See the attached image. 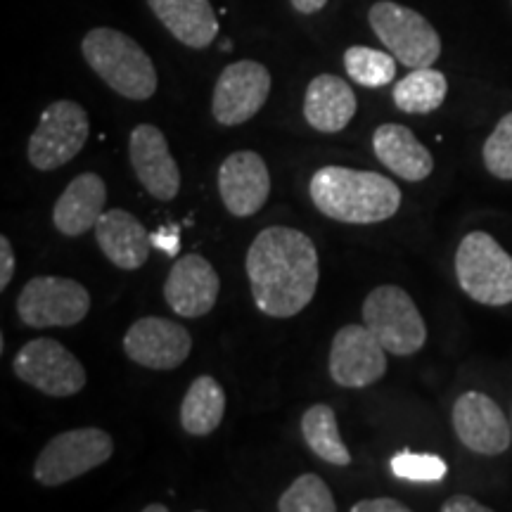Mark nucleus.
<instances>
[{"label": "nucleus", "mask_w": 512, "mask_h": 512, "mask_svg": "<svg viewBox=\"0 0 512 512\" xmlns=\"http://www.w3.org/2000/svg\"><path fill=\"white\" fill-rule=\"evenodd\" d=\"M221 280L200 254L181 256L164 283V299L183 318H202L219 302Z\"/></svg>", "instance_id": "f3484780"}, {"label": "nucleus", "mask_w": 512, "mask_h": 512, "mask_svg": "<svg viewBox=\"0 0 512 512\" xmlns=\"http://www.w3.org/2000/svg\"><path fill=\"white\" fill-rule=\"evenodd\" d=\"M95 240L102 254L121 271H136L150 259L152 235L136 216L124 209H110L95 223Z\"/></svg>", "instance_id": "a211bd4d"}, {"label": "nucleus", "mask_w": 512, "mask_h": 512, "mask_svg": "<svg viewBox=\"0 0 512 512\" xmlns=\"http://www.w3.org/2000/svg\"><path fill=\"white\" fill-rule=\"evenodd\" d=\"M88 67L126 100H150L157 93V69L140 43L119 29L98 27L83 38Z\"/></svg>", "instance_id": "7ed1b4c3"}, {"label": "nucleus", "mask_w": 512, "mask_h": 512, "mask_svg": "<svg viewBox=\"0 0 512 512\" xmlns=\"http://www.w3.org/2000/svg\"><path fill=\"white\" fill-rule=\"evenodd\" d=\"M456 278L460 290L477 304H512V256L484 230L465 235L458 245Z\"/></svg>", "instance_id": "20e7f679"}, {"label": "nucleus", "mask_w": 512, "mask_h": 512, "mask_svg": "<svg viewBox=\"0 0 512 512\" xmlns=\"http://www.w3.org/2000/svg\"><path fill=\"white\" fill-rule=\"evenodd\" d=\"M226 415V392L216 377L200 375L190 384L181 403V427L192 437H207L221 427Z\"/></svg>", "instance_id": "5701e85b"}, {"label": "nucleus", "mask_w": 512, "mask_h": 512, "mask_svg": "<svg viewBox=\"0 0 512 512\" xmlns=\"http://www.w3.org/2000/svg\"><path fill=\"white\" fill-rule=\"evenodd\" d=\"M247 278L256 309L271 318H292L311 304L318 287V252L297 228L271 226L247 252Z\"/></svg>", "instance_id": "f257e3e1"}, {"label": "nucleus", "mask_w": 512, "mask_h": 512, "mask_svg": "<svg viewBox=\"0 0 512 512\" xmlns=\"http://www.w3.org/2000/svg\"><path fill=\"white\" fill-rule=\"evenodd\" d=\"M124 351L138 366L176 370L192 351V337L181 323L159 316L136 320L124 335Z\"/></svg>", "instance_id": "4468645a"}, {"label": "nucleus", "mask_w": 512, "mask_h": 512, "mask_svg": "<svg viewBox=\"0 0 512 512\" xmlns=\"http://www.w3.org/2000/svg\"><path fill=\"white\" fill-rule=\"evenodd\" d=\"M12 275H15V252H12L10 238H0V290H8Z\"/></svg>", "instance_id": "c756f323"}, {"label": "nucleus", "mask_w": 512, "mask_h": 512, "mask_svg": "<svg viewBox=\"0 0 512 512\" xmlns=\"http://www.w3.org/2000/svg\"><path fill=\"white\" fill-rule=\"evenodd\" d=\"M280 512H335L337 503L332 491L313 472L297 477L287 486V491L278 498Z\"/></svg>", "instance_id": "bb28decb"}, {"label": "nucleus", "mask_w": 512, "mask_h": 512, "mask_svg": "<svg viewBox=\"0 0 512 512\" xmlns=\"http://www.w3.org/2000/svg\"><path fill=\"white\" fill-rule=\"evenodd\" d=\"M114 453V441L100 427H81L57 434L43 446L34 463V477L43 486H62L105 465Z\"/></svg>", "instance_id": "0eeeda50"}, {"label": "nucleus", "mask_w": 512, "mask_h": 512, "mask_svg": "<svg viewBox=\"0 0 512 512\" xmlns=\"http://www.w3.org/2000/svg\"><path fill=\"white\" fill-rule=\"evenodd\" d=\"M152 235V245L164 249L166 254L176 256L178 254V242H181V228L178 226H169V228H162L157 230V233H150Z\"/></svg>", "instance_id": "2f4dec72"}, {"label": "nucleus", "mask_w": 512, "mask_h": 512, "mask_svg": "<svg viewBox=\"0 0 512 512\" xmlns=\"http://www.w3.org/2000/svg\"><path fill=\"white\" fill-rule=\"evenodd\" d=\"M302 437L306 446L325 463L347 467L351 465V453L344 446L342 434L337 427V415L325 403H316V406L306 408L302 415Z\"/></svg>", "instance_id": "b1692460"}, {"label": "nucleus", "mask_w": 512, "mask_h": 512, "mask_svg": "<svg viewBox=\"0 0 512 512\" xmlns=\"http://www.w3.org/2000/svg\"><path fill=\"white\" fill-rule=\"evenodd\" d=\"M219 195L226 209L238 219H249L264 209L271 195V174L264 157L252 150L233 152L219 169Z\"/></svg>", "instance_id": "dca6fc26"}, {"label": "nucleus", "mask_w": 512, "mask_h": 512, "mask_svg": "<svg viewBox=\"0 0 512 512\" xmlns=\"http://www.w3.org/2000/svg\"><path fill=\"white\" fill-rule=\"evenodd\" d=\"M107 185L98 174H81L64 188L53 207V223L67 238H81L105 214Z\"/></svg>", "instance_id": "6ab92c4d"}, {"label": "nucleus", "mask_w": 512, "mask_h": 512, "mask_svg": "<svg viewBox=\"0 0 512 512\" xmlns=\"http://www.w3.org/2000/svg\"><path fill=\"white\" fill-rule=\"evenodd\" d=\"M368 22L382 46L403 67H432L439 60L441 38L437 29L418 10L392 3V0H380L370 8Z\"/></svg>", "instance_id": "423d86ee"}, {"label": "nucleus", "mask_w": 512, "mask_h": 512, "mask_svg": "<svg viewBox=\"0 0 512 512\" xmlns=\"http://www.w3.org/2000/svg\"><path fill=\"white\" fill-rule=\"evenodd\" d=\"M453 430L479 456H501L512 444V427L501 406L484 392H465L453 403Z\"/></svg>", "instance_id": "ddd939ff"}, {"label": "nucleus", "mask_w": 512, "mask_h": 512, "mask_svg": "<svg viewBox=\"0 0 512 512\" xmlns=\"http://www.w3.org/2000/svg\"><path fill=\"white\" fill-rule=\"evenodd\" d=\"M311 200L320 214L339 223H380L401 207V190L387 176L349 166H323L309 183Z\"/></svg>", "instance_id": "f03ea898"}, {"label": "nucleus", "mask_w": 512, "mask_h": 512, "mask_svg": "<svg viewBox=\"0 0 512 512\" xmlns=\"http://www.w3.org/2000/svg\"><path fill=\"white\" fill-rule=\"evenodd\" d=\"M128 157L138 181L159 202H171L181 190V169L166 136L152 124H138L128 138Z\"/></svg>", "instance_id": "2eb2a0df"}, {"label": "nucleus", "mask_w": 512, "mask_h": 512, "mask_svg": "<svg viewBox=\"0 0 512 512\" xmlns=\"http://www.w3.org/2000/svg\"><path fill=\"white\" fill-rule=\"evenodd\" d=\"M351 512H408V505L396 498H370V501H358Z\"/></svg>", "instance_id": "7c9ffc66"}, {"label": "nucleus", "mask_w": 512, "mask_h": 512, "mask_svg": "<svg viewBox=\"0 0 512 512\" xmlns=\"http://www.w3.org/2000/svg\"><path fill=\"white\" fill-rule=\"evenodd\" d=\"M271 95V72L256 60L228 64L219 74L211 98V114L223 126L247 124Z\"/></svg>", "instance_id": "9b49d317"}, {"label": "nucleus", "mask_w": 512, "mask_h": 512, "mask_svg": "<svg viewBox=\"0 0 512 512\" xmlns=\"http://www.w3.org/2000/svg\"><path fill=\"white\" fill-rule=\"evenodd\" d=\"M486 171L501 181H512V112L498 121L482 147Z\"/></svg>", "instance_id": "c85d7f7f"}, {"label": "nucleus", "mask_w": 512, "mask_h": 512, "mask_svg": "<svg viewBox=\"0 0 512 512\" xmlns=\"http://www.w3.org/2000/svg\"><path fill=\"white\" fill-rule=\"evenodd\" d=\"M91 311V294L72 278L36 275L17 297V313L29 328H72Z\"/></svg>", "instance_id": "6e6552de"}, {"label": "nucleus", "mask_w": 512, "mask_h": 512, "mask_svg": "<svg viewBox=\"0 0 512 512\" xmlns=\"http://www.w3.org/2000/svg\"><path fill=\"white\" fill-rule=\"evenodd\" d=\"M169 508H166L164 503H155V505H145V512H166Z\"/></svg>", "instance_id": "f704fd0d"}, {"label": "nucleus", "mask_w": 512, "mask_h": 512, "mask_svg": "<svg viewBox=\"0 0 512 512\" xmlns=\"http://www.w3.org/2000/svg\"><path fill=\"white\" fill-rule=\"evenodd\" d=\"M441 512H491V508L472 496H451L441 505Z\"/></svg>", "instance_id": "473e14b6"}, {"label": "nucleus", "mask_w": 512, "mask_h": 512, "mask_svg": "<svg viewBox=\"0 0 512 512\" xmlns=\"http://www.w3.org/2000/svg\"><path fill=\"white\" fill-rule=\"evenodd\" d=\"M356 93L335 74H320L306 86L304 117L320 133H339L356 117Z\"/></svg>", "instance_id": "412c9836"}, {"label": "nucleus", "mask_w": 512, "mask_h": 512, "mask_svg": "<svg viewBox=\"0 0 512 512\" xmlns=\"http://www.w3.org/2000/svg\"><path fill=\"white\" fill-rule=\"evenodd\" d=\"M292 8L297 12H302V15H316L328 5V0H290Z\"/></svg>", "instance_id": "72a5a7b5"}, {"label": "nucleus", "mask_w": 512, "mask_h": 512, "mask_svg": "<svg viewBox=\"0 0 512 512\" xmlns=\"http://www.w3.org/2000/svg\"><path fill=\"white\" fill-rule=\"evenodd\" d=\"M396 57L382 50L351 46L344 53V69L351 76V81L366 88L389 86L396 79Z\"/></svg>", "instance_id": "a878e982"}, {"label": "nucleus", "mask_w": 512, "mask_h": 512, "mask_svg": "<svg viewBox=\"0 0 512 512\" xmlns=\"http://www.w3.org/2000/svg\"><path fill=\"white\" fill-rule=\"evenodd\" d=\"M375 157L408 183H420L434 171V157L403 124H382L373 133Z\"/></svg>", "instance_id": "aec40b11"}, {"label": "nucleus", "mask_w": 512, "mask_h": 512, "mask_svg": "<svg viewBox=\"0 0 512 512\" xmlns=\"http://www.w3.org/2000/svg\"><path fill=\"white\" fill-rule=\"evenodd\" d=\"M12 370L24 384L55 399L74 396L86 387V368L53 337H36L24 344L12 361Z\"/></svg>", "instance_id": "9d476101"}, {"label": "nucleus", "mask_w": 512, "mask_h": 512, "mask_svg": "<svg viewBox=\"0 0 512 512\" xmlns=\"http://www.w3.org/2000/svg\"><path fill=\"white\" fill-rule=\"evenodd\" d=\"M88 140V114L79 102L57 100L41 114L27 145L29 164L38 171H55L79 155Z\"/></svg>", "instance_id": "1a4fd4ad"}, {"label": "nucleus", "mask_w": 512, "mask_h": 512, "mask_svg": "<svg viewBox=\"0 0 512 512\" xmlns=\"http://www.w3.org/2000/svg\"><path fill=\"white\" fill-rule=\"evenodd\" d=\"M387 373V349L366 325H344L332 339L330 377L339 387L363 389Z\"/></svg>", "instance_id": "f8f14e48"}, {"label": "nucleus", "mask_w": 512, "mask_h": 512, "mask_svg": "<svg viewBox=\"0 0 512 512\" xmlns=\"http://www.w3.org/2000/svg\"><path fill=\"white\" fill-rule=\"evenodd\" d=\"M389 467H392V475L403 482L434 484L448 475V465L434 453L399 451L389 460Z\"/></svg>", "instance_id": "cd10ccee"}, {"label": "nucleus", "mask_w": 512, "mask_h": 512, "mask_svg": "<svg viewBox=\"0 0 512 512\" xmlns=\"http://www.w3.org/2000/svg\"><path fill=\"white\" fill-rule=\"evenodd\" d=\"M448 81L439 69L420 67L394 86V105L406 114H430L444 105Z\"/></svg>", "instance_id": "393cba45"}, {"label": "nucleus", "mask_w": 512, "mask_h": 512, "mask_svg": "<svg viewBox=\"0 0 512 512\" xmlns=\"http://www.w3.org/2000/svg\"><path fill=\"white\" fill-rule=\"evenodd\" d=\"M147 5L183 46L202 50L219 36V19L209 0H147Z\"/></svg>", "instance_id": "4be33fe9"}, {"label": "nucleus", "mask_w": 512, "mask_h": 512, "mask_svg": "<svg viewBox=\"0 0 512 512\" xmlns=\"http://www.w3.org/2000/svg\"><path fill=\"white\" fill-rule=\"evenodd\" d=\"M363 325L394 356H413L425 347L427 325L411 294L396 285H380L363 302Z\"/></svg>", "instance_id": "39448f33"}]
</instances>
